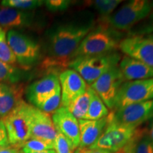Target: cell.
<instances>
[{
  "label": "cell",
  "mask_w": 153,
  "mask_h": 153,
  "mask_svg": "<svg viewBox=\"0 0 153 153\" xmlns=\"http://www.w3.org/2000/svg\"><path fill=\"white\" fill-rule=\"evenodd\" d=\"M118 48L127 56L153 68V40L141 36H131L122 39Z\"/></svg>",
  "instance_id": "obj_11"
},
{
  "label": "cell",
  "mask_w": 153,
  "mask_h": 153,
  "mask_svg": "<svg viewBox=\"0 0 153 153\" xmlns=\"http://www.w3.org/2000/svg\"><path fill=\"white\" fill-rule=\"evenodd\" d=\"M153 33V12L152 14H151V16H150V19H149V22L148 23V24L145 25V26L140 31H139L138 33H136L137 34H143V33H148L150 34ZM135 36V35H134Z\"/></svg>",
  "instance_id": "obj_32"
},
{
  "label": "cell",
  "mask_w": 153,
  "mask_h": 153,
  "mask_svg": "<svg viewBox=\"0 0 153 153\" xmlns=\"http://www.w3.org/2000/svg\"><path fill=\"white\" fill-rule=\"evenodd\" d=\"M136 129L114 123L108 119L104 133L89 148L100 149L111 153H118L131 140Z\"/></svg>",
  "instance_id": "obj_9"
},
{
  "label": "cell",
  "mask_w": 153,
  "mask_h": 153,
  "mask_svg": "<svg viewBox=\"0 0 153 153\" xmlns=\"http://www.w3.org/2000/svg\"><path fill=\"white\" fill-rule=\"evenodd\" d=\"M94 26L93 19H84L59 24L50 29L46 36V55L42 68L48 70L68 67L80 43Z\"/></svg>",
  "instance_id": "obj_1"
},
{
  "label": "cell",
  "mask_w": 153,
  "mask_h": 153,
  "mask_svg": "<svg viewBox=\"0 0 153 153\" xmlns=\"http://www.w3.org/2000/svg\"><path fill=\"white\" fill-rule=\"evenodd\" d=\"M91 95V89L88 86L87 91L74 99L66 108L78 120L85 119L90 103Z\"/></svg>",
  "instance_id": "obj_21"
},
{
  "label": "cell",
  "mask_w": 153,
  "mask_h": 153,
  "mask_svg": "<svg viewBox=\"0 0 153 153\" xmlns=\"http://www.w3.org/2000/svg\"><path fill=\"white\" fill-rule=\"evenodd\" d=\"M33 12L8 7L0 8V27L4 30L30 26L34 22Z\"/></svg>",
  "instance_id": "obj_17"
},
{
  "label": "cell",
  "mask_w": 153,
  "mask_h": 153,
  "mask_svg": "<svg viewBox=\"0 0 153 153\" xmlns=\"http://www.w3.org/2000/svg\"><path fill=\"white\" fill-rule=\"evenodd\" d=\"M74 153H79V152H78V151H77V150H75V151H74Z\"/></svg>",
  "instance_id": "obj_38"
},
{
  "label": "cell",
  "mask_w": 153,
  "mask_h": 153,
  "mask_svg": "<svg viewBox=\"0 0 153 153\" xmlns=\"http://www.w3.org/2000/svg\"><path fill=\"white\" fill-rule=\"evenodd\" d=\"M44 4L40 0H4L1 2L4 7H8L22 11H28L36 9Z\"/></svg>",
  "instance_id": "obj_24"
},
{
  "label": "cell",
  "mask_w": 153,
  "mask_h": 153,
  "mask_svg": "<svg viewBox=\"0 0 153 153\" xmlns=\"http://www.w3.org/2000/svg\"><path fill=\"white\" fill-rule=\"evenodd\" d=\"M121 2L120 0H96L93 1V5L104 19L112 14Z\"/></svg>",
  "instance_id": "obj_27"
},
{
  "label": "cell",
  "mask_w": 153,
  "mask_h": 153,
  "mask_svg": "<svg viewBox=\"0 0 153 153\" xmlns=\"http://www.w3.org/2000/svg\"><path fill=\"white\" fill-rule=\"evenodd\" d=\"M30 138L41 139L54 142L57 131L51 115L42 111L36 107L30 108Z\"/></svg>",
  "instance_id": "obj_15"
},
{
  "label": "cell",
  "mask_w": 153,
  "mask_h": 153,
  "mask_svg": "<svg viewBox=\"0 0 153 153\" xmlns=\"http://www.w3.org/2000/svg\"><path fill=\"white\" fill-rule=\"evenodd\" d=\"M61 89L60 106L67 107L87 91L88 85L77 72L72 69L63 70L59 75Z\"/></svg>",
  "instance_id": "obj_12"
},
{
  "label": "cell",
  "mask_w": 153,
  "mask_h": 153,
  "mask_svg": "<svg viewBox=\"0 0 153 153\" xmlns=\"http://www.w3.org/2000/svg\"><path fill=\"white\" fill-rule=\"evenodd\" d=\"M24 88L19 84L0 82V119H2L23 100Z\"/></svg>",
  "instance_id": "obj_19"
},
{
  "label": "cell",
  "mask_w": 153,
  "mask_h": 153,
  "mask_svg": "<svg viewBox=\"0 0 153 153\" xmlns=\"http://www.w3.org/2000/svg\"><path fill=\"white\" fill-rule=\"evenodd\" d=\"M23 153H56V152L54 150H47L43 151H39V152H33V151H29L25 149H22V150Z\"/></svg>",
  "instance_id": "obj_35"
},
{
  "label": "cell",
  "mask_w": 153,
  "mask_h": 153,
  "mask_svg": "<svg viewBox=\"0 0 153 153\" xmlns=\"http://www.w3.org/2000/svg\"><path fill=\"white\" fill-rule=\"evenodd\" d=\"M60 89L58 75L51 72L30 84L26 90V97L30 104L36 107Z\"/></svg>",
  "instance_id": "obj_14"
},
{
  "label": "cell",
  "mask_w": 153,
  "mask_h": 153,
  "mask_svg": "<svg viewBox=\"0 0 153 153\" xmlns=\"http://www.w3.org/2000/svg\"><path fill=\"white\" fill-rule=\"evenodd\" d=\"M125 82L118 65L107 70L89 87L100 97L107 108L113 111L118 91Z\"/></svg>",
  "instance_id": "obj_10"
},
{
  "label": "cell",
  "mask_w": 153,
  "mask_h": 153,
  "mask_svg": "<svg viewBox=\"0 0 153 153\" xmlns=\"http://www.w3.org/2000/svg\"><path fill=\"white\" fill-rule=\"evenodd\" d=\"M10 145L9 142L7 129L3 120L0 119V147H7Z\"/></svg>",
  "instance_id": "obj_31"
},
{
  "label": "cell",
  "mask_w": 153,
  "mask_h": 153,
  "mask_svg": "<svg viewBox=\"0 0 153 153\" xmlns=\"http://www.w3.org/2000/svg\"><path fill=\"white\" fill-rule=\"evenodd\" d=\"M118 67L126 82L153 77V68L127 55L120 60Z\"/></svg>",
  "instance_id": "obj_18"
},
{
  "label": "cell",
  "mask_w": 153,
  "mask_h": 153,
  "mask_svg": "<svg viewBox=\"0 0 153 153\" xmlns=\"http://www.w3.org/2000/svg\"><path fill=\"white\" fill-rule=\"evenodd\" d=\"M146 37L148 38H150V39L153 40V33H150V34H148V35Z\"/></svg>",
  "instance_id": "obj_37"
},
{
  "label": "cell",
  "mask_w": 153,
  "mask_h": 153,
  "mask_svg": "<svg viewBox=\"0 0 153 153\" xmlns=\"http://www.w3.org/2000/svg\"><path fill=\"white\" fill-rule=\"evenodd\" d=\"M7 43L16 57V62L24 70H28L39 60L41 47L33 39L18 30L7 32Z\"/></svg>",
  "instance_id": "obj_6"
},
{
  "label": "cell",
  "mask_w": 153,
  "mask_h": 153,
  "mask_svg": "<svg viewBox=\"0 0 153 153\" xmlns=\"http://www.w3.org/2000/svg\"><path fill=\"white\" fill-rule=\"evenodd\" d=\"M76 150L79 153H111L107 151L100 150V149H91V148H84V149H79L77 148ZM119 153V152H118Z\"/></svg>",
  "instance_id": "obj_34"
},
{
  "label": "cell",
  "mask_w": 153,
  "mask_h": 153,
  "mask_svg": "<svg viewBox=\"0 0 153 153\" xmlns=\"http://www.w3.org/2000/svg\"><path fill=\"white\" fill-rule=\"evenodd\" d=\"M149 133H150V136L151 140H152V144H153V125L152 126V128H151V130H150V132Z\"/></svg>",
  "instance_id": "obj_36"
},
{
  "label": "cell",
  "mask_w": 153,
  "mask_h": 153,
  "mask_svg": "<svg viewBox=\"0 0 153 153\" xmlns=\"http://www.w3.org/2000/svg\"><path fill=\"white\" fill-rule=\"evenodd\" d=\"M121 35L105 23L92 28L84 38L74 53V58L111 53L118 48Z\"/></svg>",
  "instance_id": "obj_2"
},
{
  "label": "cell",
  "mask_w": 153,
  "mask_h": 153,
  "mask_svg": "<svg viewBox=\"0 0 153 153\" xmlns=\"http://www.w3.org/2000/svg\"><path fill=\"white\" fill-rule=\"evenodd\" d=\"M19 153H23L22 151H20V152H19Z\"/></svg>",
  "instance_id": "obj_39"
},
{
  "label": "cell",
  "mask_w": 153,
  "mask_h": 153,
  "mask_svg": "<svg viewBox=\"0 0 153 153\" xmlns=\"http://www.w3.org/2000/svg\"><path fill=\"white\" fill-rule=\"evenodd\" d=\"M120 55L116 51L106 54L78 57L69 63L68 68L77 72L88 86L113 67L118 65Z\"/></svg>",
  "instance_id": "obj_3"
},
{
  "label": "cell",
  "mask_w": 153,
  "mask_h": 153,
  "mask_svg": "<svg viewBox=\"0 0 153 153\" xmlns=\"http://www.w3.org/2000/svg\"><path fill=\"white\" fill-rule=\"evenodd\" d=\"M31 106V104L22 100L1 119L7 129L9 142L11 146L22 148L24 143L30 138Z\"/></svg>",
  "instance_id": "obj_4"
},
{
  "label": "cell",
  "mask_w": 153,
  "mask_h": 153,
  "mask_svg": "<svg viewBox=\"0 0 153 153\" xmlns=\"http://www.w3.org/2000/svg\"><path fill=\"white\" fill-rule=\"evenodd\" d=\"M79 120L80 141L79 149L89 148L104 133L108 123V116L99 120Z\"/></svg>",
  "instance_id": "obj_16"
},
{
  "label": "cell",
  "mask_w": 153,
  "mask_h": 153,
  "mask_svg": "<svg viewBox=\"0 0 153 153\" xmlns=\"http://www.w3.org/2000/svg\"><path fill=\"white\" fill-rule=\"evenodd\" d=\"M152 9V1L133 0L124 4L109 16L101 18V21L116 30H127L148 16Z\"/></svg>",
  "instance_id": "obj_5"
},
{
  "label": "cell",
  "mask_w": 153,
  "mask_h": 153,
  "mask_svg": "<svg viewBox=\"0 0 153 153\" xmlns=\"http://www.w3.org/2000/svg\"><path fill=\"white\" fill-rule=\"evenodd\" d=\"M44 4L49 11L56 12L67 10L72 4V1L68 0H48L44 1Z\"/></svg>",
  "instance_id": "obj_30"
},
{
  "label": "cell",
  "mask_w": 153,
  "mask_h": 153,
  "mask_svg": "<svg viewBox=\"0 0 153 153\" xmlns=\"http://www.w3.org/2000/svg\"><path fill=\"white\" fill-rule=\"evenodd\" d=\"M0 60L9 65L16 63V57L7 43L6 31L0 27Z\"/></svg>",
  "instance_id": "obj_26"
},
{
  "label": "cell",
  "mask_w": 153,
  "mask_h": 153,
  "mask_svg": "<svg viewBox=\"0 0 153 153\" xmlns=\"http://www.w3.org/2000/svg\"><path fill=\"white\" fill-rule=\"evenodd\" d=\"M119 153H153V144L147 130L136 129L128 144Z\"/></svg>",
  "instance_id": "obj_20"
},
{
  "label": "cell",
  "mask_w": 153,
  "mask_h": 153,
  "mask_svg": "<svg viewBox=\"0 0 153 153\" xmlns=\"http://www.w3.org/2000/svg\"><path fill=\"white\" fill-rule=\"evenodd\" d=\"M53 150L56 153H74L76 150L71 142L57 131L53 142Z\"/></svg>",
  "instance_id": "obj_29"
},
{
  "label": "cell",
  "mask_w": 153,
  "mask_h": 153,
  "mask_svg": "<svg viewBox=\"0 0 153 153\" xmlns=\"http://www.w3.org/2000/svg\"><path fill=\"white\" fill-rule=\"evenodd\" d=\"M22 77V73L18 69L0 60V82L17 84Z\"/></svg>",
  "instance_id": "obj_23"
},
{
  "label": "cell",
  "mask_w": 153,
  "mask_h": 153,
  "mask_svg": "<svg viewBox=\"0 0 153 153\" xmlns=\"http://www.w3.org/2000/svg\"><path fill=\"white\" fill-rule=\"evenodd\" d=\"M61 103V89H58L52 95L48 97L36 106L38 109L47 114H53L59 107Z\"/></svg>",
  "instance_id": "obj_25"
},
{
  "label": "cell",
  "mask_w": 153,
  "mask_h": 153,
  "mask_svg": "<svg viewBox=\"0 0 153 153\" xmlns=\"http://www.w3.org/2000/svg\"><path fill=\"white\" fill-rule=\"evenodd\" d=\"M109 113V109L107 108L104 101L91 89L90 103L85 119L99 120L108 116Z\"/></svg>",
  "instance_id": "obj_22"
},
{
  "label": "cell",
  "mask_w": 153,
  "mask_h": 153,
  "mask_svg": "<svg viewBox=\"0 0 153 153\" xmlns=\"http://www.w3.org/2000/svg\"><path fill=\"white\" fill-rule=\"evenodd\" d=\"M52 120L55 129L71 142L76 150L79 145L80 133L79 120L68 110L60 106L53 114Z\"/></svg>",
  "instance_id": "obj_13"
},
{
  "label": "cell",
  "mask_w": 153,
  "mask_h": 153,
  "mask_svg": "<svg viewBox=\"0 0 153 153\" xmlns=\"http://www.w3.org/2000/svg\"><path fill=\"white\" fill-rule=\"evenodd\" d=\"M108 117L110 120L118 125L137 129L153 117V100L135 103L112 111Z\"/></svg>",
  "instance_id": "obj_8"
},
{
  "label": "cell",
  "mask_w": 153,
  "mask_h": 153,
  "mask_svg": "<svg viewBox=\"0 0 153 153\" xmlns=\"http://www.w3.org/2000/svg\"><path fill=\"white\" fill-rule=\"evenodd\" d=\"M22 149L33 152H39L47 150H53V142L41 139L30 138L23 145Z\"/></svg>",
  "instance_id": "obj_28"
},
{
  "label": "cell",
  "mask_w": 153,
  "mask_h": 153,
  "mask_svg": "<svg viewBox=\"0 0 153 153\" xmlns=\"http://www.w3.org/2000/svg\"><path fill=\"white\" fill-rule=\"evenodd\" d=\"M19 148L9 145L7 147H0V153H19Z\"/></svg>",
  "instance_id": "obj_33"
},
{
  "label": "cell",
  "mask_w": 153,
  "mask_h": 153,
  "mask_svg": "<svg viewBox=\"0 0 153 153\" xmlns=\"http://www.w3.org/2000/svg\"><path fill=\"white\" fill-rule=\"evenodd\" d=\"M153 100V77L126 81L120 86L115 100L114 110L128 105Z\"/></svg>",
  "instance_id": "obj_7"
}]
</instances>
